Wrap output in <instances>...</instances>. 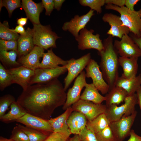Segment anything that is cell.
Returning <instances> with one entry per match:
<instances>
[{
	"instance_id": "obj_1",
	"label": "cell",
	"mask_w": 141,
	"mask_h": 141,
	"mask_svg": "<svg viewBox=\"0 0 141 141\" xmlns=\"http://www.w3.org/2000/svg\"><path fill=\"white\" fill-rule=\"evenodd\" d=\"M57 79L29 86L16 101L27 113L46 120L55 110L64 104L67 93Z\"/></svg>"
},
{
	"instance_id": "obj_2",
	"label": "cell",
	"mask_w": 141,
	"mask_h": 141,
	"mask_svg": "<svg viewBox=\"0 0 141 141\" xmlns=\"http://www.w3.org/2000/svg\"><path fill=\"white\" fill-rule=\"evenodd\" d=\"M103 48L98 54L101 57L99 65L110 90L116 86L119 78L118 54L114 45L113 37L109 35L103 42ZM109 90V91H110Z\"/></svg>"
},
{
	"instance_id": "obj_3",
	"label": "cell",
	"mask_w": 141,
	"mask_h": 141,
	"mask_svg": "<svg viewBox=\"0 0 141 141\" xmlns=\"http://www.w3.org/2000/svg\"><path fill=\"white\" fill-rule=\"evenodd\" d=\"M105 8L119 13L123 25L128 28L131 34L138 36L141 35V8L132 11L125 6L120 7L112 4H106Z\"/></svg>"
},
{
	"instance_id": "obj_4",
	"label": "cell",
	"mask_w": 141,
	"mask_h": 141,
	"mask_svg": "<svg viewBox=\"0 0 141 141\" xmlns=\"http://www.w3.org/2000/svg\"><path fill=\"white\" fill-rule=\"evenodd\" d=\"M33 25L32 30L35 45L47 50L50 48H56V41L60 37L52 31L49 25L44 26L40 24Z\"/></svg>"
},
{
	"instance_id": "obj_5",
	"label": "cell",
	"mask_w": 141,
	"mask_h": 141,
	"mask_svg": "<svg viewBox=\"0 0 141 141\" xmlns=\"http://www.w3.org/2000/svg\"><path fill=\"white\" fill-rule=\"evenodd\" d=\"M124 102L120 106L112 104L107 106L105 114L110 122L118 120L123 116H128L136 110L135 107L138 104L136 93L128 95Z\"/></svg>"
},
{
	"instance_id": "obj_6",
	"label": "cell",
	"mask_w": 141,
	"mask_h": 141,
	"mask_svg": "<svg viewBox=\"0 0 141 141\" xmlns=\"http://www.w3.org/2000/svg\"><path fill=\"white\" fill-rule=\"evenodd\" d=\"M91 59V54L89 53L78 59L72 58L68 60L66 66L68 73L64 80V88L65 91L85 68Z\"/></svg>"
},
{
	"instance_id": "obj_7",
	"label": "cell",
	"mask_w": 141,
	"mask_h": 141,
	"mask_svg": "<svg viewBox=\"0 0 141 141\" xmlns=\"http://www.w3.org/2000/svg\"><path fill=\"white\" fill-rule=\"evenodd\" d=\"M137 113L135 110L128 116H123L118 120L110 122L109 126L114 134L115 141H123L130 136Z\"/></svg>"
},
{
	"instance_id": "obj_8",
	"label": "cell",
	"mask_w": 141,
	"mask_h": 141,
	"mask_svg": "<svg viewBox=\"0 0 141 141\" xmlns=\"http://www.w3.org/2000/svg\"><path fill=\"white\" fill-rule=\"evenodd\" d=\"M73 111L79 112L83 114L89 121H91L99 115L105 113L107 106L105 104H97L90 101L80 99L73 104Z\"/></svg>"
},
{
	"instance_id": "obj_9",
	"label": "cell",
	"mask_w": 141,
	"mask_h": 141,
	"mask_svg": "<svg viewBox=\"0 0 141 141\" xmlns=\"http://www.w3.org/2000/svg\"><path fill=\"white\" fill-rule=\"evenodd\" d=\"M114 45L120 57L138 58L141 57V50L128 34L124 35L120 40H115Z\"/></svg>"
},
{
	"instance_id": "obj_10",
	"label": "cell",
	"mask_w": 141,
	"mask_h": 141,
	"mask_svg": "<svg viewBox=\"0 0 141 141\" xmlns=\"http://www.w3.org/2000/svg\"><path fill=\"white\" fill-rule=\"evenodd\" d=\"M93 30H88L85 28L81 30L78 37L76 40L78 43L79 49L84 50L86 49H94L100 52L103 49V46L102 40L100 38V35L93 33Z\"/></svg>"
},
{
	"instance_id": "obj_11",
	"label": "cell",
	"mask_w": 141,
	"mask_h": 141,
	"mask_svg": "<svg viewBox=\"0 0 141 141\" xmlns=\"http://www.w3.org/2000/svg\"><path fill=\"white\" fill-rule=\"evenodd\" d=\"M85 69L86 77L92 79L93 84L102 94H107L110 90L109 87L104 80L97 62L91 59Z\"/></svg>"
},
{
	"instance_id": "obj_12",
	"label": "cell",
	"mask_w": 141,
	"mask_h": 141,
	"mask_svg": "<svg viewBox=\"0 0 141 141\" xmlns=\"http://www.w3.org/2000/svg\"><path fill=\"white\" fill-rule=\"evenodd\" d=\"M67 71L66 66H59L54 69L39 68L34 70V74L30 81V85L45 83L57 79Z\"/></svg>"
},
{
	"instance_id": "obj_13",
	"label": "cell",
	"mask_w": 141,
	"mask_h": 141,
	"mask_svg": "<svg viewBox=\"0 0 141 141\" xmlns=\"http://www.w3.org/2000/svg\"><path fill=\"white\" fill-rule=\"evenodd\" d=\"M94 10L91 9L86 14L75 15L69 21L64 22L62 27L63 30L69 32L75 38H78L80 31L85 28L86 25L94 15Z\"/></svg>"
},
{
	"instance_id": "obj_14",
	"label": "cell",
	"mask_w": 141,
	"mask_h": 141,
	"mask_svg": "<svg viewBox=\"0 0 141 141\" xmlns=\"http://www.w3.org/2000/svg\"><path fill=\"white\" fill-rule=\"evenodd\" d=\"M16 121L25 126L42 132L48 135L53 132L48 120L27 113Z\"/></svg>"
},
{
	"instance_id": "obj_15",
	"label": "cell",
	"mask_w": 141,
	"mask_h": 141,
	"mask_svg": "<svg viewBox=\"0 0 141 141\" xmlns=\"http://www.w3.org/2000/svg\"><path fill=\"white\" fill-rule=\"evenodd\" d=\"M86 73L83 71L77 77L72 87L70 88L67 93L66 101L62 109L66 110L80 99L81 91L87 83L86 81Z\"/></svg>"
},
{
	"instance_id": "obj_16",
	"label": "cell",
	"mask_w": 141,
	"mask_h": 141,
	"mask_svg": "<svg viewBox=\"0 0 141 141\" xmlns=\"http://www.w3.org/2000/svg\"><path fill=\"white\" fill-rule=\"evenodd\" d=\"M102 19L104 22L108 23L110 26L107 33L109 35L121 39L124 35L130 33L128 28L123 25L120 16L111 13H106Z\"/></svg>"
},
{
	"instance_id": "obj_17",
	"label": "cell",
	"mask_w": 141,
	"mask_h": 141,
	"mask_svg": "<svg viewBox=\"0 0 141 141\" xmlns=\"http://www.w3.org/2000/svg\"><path fill=\"white\" fill-rule=\"evenodd\" d=\"M7 70L11 75L13 84H18L23 90L30 86L31 79L34 74V71L22 66Z\"/></svg>"
},
{
	"instance_id": "obj_18",
	"label": "cell",
	"mask_w": 141,
	"mask_h": 141,
	"mask_svg": "<svg viewBox=\"0 0 141 141\" xmlns=\"http://www.w3.org/2000/svg\"><path fill=\"white\" fill-rule=\"evenodd\" d=\"M45 49L35 45L33 49L26 56L19 58L17 61L22 66L34 71L39 68L40 60L42 57Z\"/></svg>"
},
{
	"instance_id": "obj_19",
	"label": "cell",
	"mask_w": 141,
	"mask_h": 141,
	"mask_svg": "<svg viewBox=\"0 0 141 141\" xmlns=\"http://www.w3.org/2000/svg\"><path fill=\"white\" fill-rule=\"evenodd\" d=\"M17 52L19 58L25 56L34 48L32 29L28 27L25 33L20 35L17 40Z\"/></svg>"
},
{
	"instance_id": "obj_20",
	"label": "cell",
	"mask_w": 141,
	"mask_h": 141,
	"mask_svg": "<svg viewBox=\"0 0 141 141\" xmlns=\"http://www.w3.org/2000/svg\"><path fill=\"white\" fill-rule=\"evenodd\" d=\"M21 4L27 17L33 24H40V15L44 8L42 3H36L32 0H22Z\"/></svg>"
},
{
	"instance_id": "obj_21",
	"label": "cell",
	"mask_w": 141,
	"mask_h": 141,
	"mask_svg": "<svg viewBox=\"0 0 141 141\" xmlns=\"http://www.w3.org/2000/svg\"><path fill=\"white\" fill-rule=\"evenodd\" d=\"M73 111L70 107L59 116L54 118H50L48 120L54 132L62 133H70L67 125V121Z\"/></svg>"
},
{
	"instance_id": "obj_22",
	"label": "cell",
	"mask_w": 141,
	"mask_h": 141,
	"mask_svg": "<svg viewBox=\"0 0 141 141\" xmlns=\"http://www.w3.org/2000/svg\"><path fill=\"white\" fill-rule=\"evenodd\" d=\"M87 120L81 113L73 111L69 116L67 124L71 134L78 135L86 127Z\"/></svg>"
},
{
	"instance_id": "obj_23",
	"label": "cell",
	"mask_w": 141,
	"mask_h": 141,
	"mask_svg": "<svg viewBox=\"0 0 141 141\" xmlns=\"http://www.w3.org/2000/svg\"><path fill=\"white\" fill-rule=\"evenodd\" d=\"M138 58H127L119 57V65L123 70L121 76L126 79H129L136 76L138 69Z\"/></svg>"
},
{
	"instance_id": "obj_24",
	"label": "cell",
	"mask_w": 141,
	"mask_h": 141,
	"mask_svg": "<svg viewBox=\"0 0 141 141\" xmlns=\"http://www.w3.org/2000/svg\"><path fill=\"white\" fill-rule=\"evenodd\" d=\"M47 50V52L43 54L39 68L54 69L60 65H66L68 60H64L56 55L53 51L52 48Z\"/></svg>"
},
{
	"instance_id": "obj_25",
	"label": "cell",
	"mask_w": 141,
	"mask_h": 141,
	"mask_svg": "<svg viewBox=\"0 0 141 141\" xmlns=\"http://www.w3.org/2000/svg\"><path fill=\"white\" fill-rule=\"evenodd\" d=\"M141 86L140 74L129 79H125L121 76L119 77L116 85V86L120 87L125 90L128 95L136 93L137 89Z\"/></svg>"
},
{
	"instance_id": "obj_26",
	"label": "cell",
	"mask_w": 141,
	"mask_h": 141,
	"mask_svg": "<svg viewBox=\"0 0 141 141\" xmlns=\"http://www.w3.org/2000/svg\"><path fill=\"white\" fill-rule=\"evenodd\" d=\"M85 88L80 96V99L91 102L97 104H101L105 101V96L101 95L93 84L87 83Z\"/></svg>"
},
{
	"instance_id": "obj_27",
	"label": "cell",
	"mask_w": 141,
	"mask_h": 141,
	"mask_svg": "<svg viewBox=\"0 0 141 141\" xmlns=\"http://www.w3.org/2000/svg\"><path fill=\"white\" fill-rule=\"evenodd\" d=\"M128 96L127 92L125 90L115 86L106 94L105 105L107 106L112 104L118 105L124 101Z\"/></svg>"
},
{
	"instance_id": "obj_28",
	"label": "cell",
	"mask_w": 141,
	"mask_h": 141,
	"mask_svg": "<svg viewBox=\"0 0 141 141\" xmlns=\"http://www.w3.org/2000/svg\"><path fill=\"white\" fill-rule=\"evenodd\" d=\"M10 108V110L7 113L0 117L1 121L5 123L16 121L27 113L17 101L11 104Z\"/></svg>"
},
{
	"instance_id": "obj_29",
	"label": "cell",
	"mask_w": 141,
	"mask_h": 141,
	"mask_svg": "<svg viewBox=\"0 0 141 141\" xmlns=\"http://www.w3.org/2000/svg\"><path fill=\"white\" fill-rule=\"evenodd\" d=\"M17 56V51L0 50V60L1 63L7 69L16 68L22 66L16 61Z\"/></svg>"
},
{
	"instance_id": "obj_30",
	"label": "cell",
	"mask_w": 141,
	"mask_h": 141,
	"mask_svg": "<svg viewBox=\"0 0 141 141\" xmlns=\"http://www.w3.org/2000/svg\"><path fill=\"white\" fill-rule=\"evenodd\" d=\"M110 123L105 113H103L92 121L87 120L86 127L96 134L109 126Z\"/></svg>"
},
{
	"instance_id": "obj_31",
	"label": "cell",
	"mask_w": 141,
	"mask_h": 141,
	"mask_svg": "<svg viewBox=\"0 0 141 141\" xmlns=\"http://www.w3.org/2000/svg\"><path fill=\"white\" fill-rule=\"evenodd\" d=\"M20 35L9 28L7 21L0 22V38L5 40H17Z\"/></svg>"
},
{
	"instance_id": "obj_32",
	"label": "cell",
	"mask_w": 141,
	"mask_h": 141,
	"mask_svg": "<svg viewBox=\"0 0 141 141\" xmlns=\"http://www.w3.org/2000/svg\"><path fill=\"white\" fill-rule=\"evenodd\" d=\"M17 125L26 134L30 141H44L49 135L20 124H17Z\"/></svg>"
},
{
	"instance_id": "obj_33",
	"label": "cell",
	"mask_w": 141,
	"mask_h": 141,
	"mask_svg": "<svg viewBox=\"0 0 141 141\" xmlns=\"http://www.w3.org/2000/svg\"><path fill=\"white\" fill-rule=\"evenodd\" d=\"M13 84L11 74L7 69L0 63V90L2 91L7 87Z\"/></svg>"
},
{
	"instance_id": "obj_34",
	"label": "cell",
	"mask_w": 141,
	"mask_h": 141,
	"mask_svg": "<svg viewBox=\"0 0 141 141\" xmlns=\"http://www.w3.org/2000/svg\"><path fill=\"white\" fill-rule=\"evenodd\" d=\"M79 2L81 5L89 7L98 14L102 12L101 7L105 4V0H79Z\"/></svg>"
},
{
	"instance_id": "obj_35",
	"label": "cell",
	"mask_w": 141,
	"mask_h": 141,
	"mask_svg": "<svg viewBox=\"0 0 141 141\" xmlns=\"http://www.w3.org/2000/svg\"><path fill=\"white\" fill-rule=\"evenodd\" d=\"M5 7L8 11L9 17H10L13 11L16 9L22 7L20 0H1L0 11L2 8Z\"/></svg>"
},
{
	"instance_id": "obj_36",
	"label": "cell",
	"mask_w": 141,
	"mask_h": 141,
	"mask_svg": "<svg viewBox=\"0 0 141 141\" xmlns=\"http://www.w3.org/2000/svg\"><path fill=\"white\" fill-rule=\"evenodd\" d=\"M15 101L14 97L9 94H6L0 97V117L5 114L8 107Z\"/></svg>"
},
{
	"instance_id": "obj_37",
	"label": "cell",
	"mask_w": 141,
	"mask_h": 141,
	"mask_svg": "<svg viewBox=\"0 0 141 141\" xmlns=\"http://www.w3.org/2000/svg\"><path fill=\"white\" fill-rule=\"evenodd\" d=\"M95 134L98 141H115L109 126Z\"/></svg>"
},
{
	"instance_id": "obj_38",
	"label": "cell",
	"mask_w": 141,
	"mask_h": 141,
	"mask_svg": "<svg viewBox=\"0 0 141 141\" xmlns=\"http://www.w3.org/2000/svg\"><path fill=\"white\" fill-rule=\"evenodd\" d=\"M10 138L15 141H30L26 134L17 125L13 128Z\"/></svg>"
},
{
	"instance_id": "obj_39",
	"label": "cell",
	"mask_w": 141,
	"mask_h": 141,
	"mask_svg": "<svg viewBox=\"0 0 141 141\" xmlns=\"http://www.w3.org/2000/svg\"><path fill=\"white\" fill-rule=\"evenodd\" d=\"M70 133H62L53 132L44 141H69Z\"/></svg>"
},
{
	"instance_id": "obj_40",
	"label": "cell",
	"mask_w": 141,
	"mask_h": 141,
	"mask_svg": "<svg viewBox=\"0 0 141 141\" xmlns=\"http://www.w3.org/2000/svg\"><path fill=\"white\" fill-rule=\"evenodd\" d=\"M17 40H5L0 39V50H15L17 51Z\"/></svg>"
},
{
	"instance_id": "obj_41",
	"label": "cell",
	"mask_w": 141,
	"mask_h": 141,
	"mask_svg": "<svg viewBox=\"0 0 141 141\" xmlns=\"http://www.w3.org/2000/svg\"><path fill=\"white\" fill-rule=\"evenodd\" d=\"M78 135L81 141H98L95 134L86 127Z\"/></svg>"
},
{
	"instance_id": "obj_42",
	"label": "cell",
	"mask_w": 141,
	"mask_h": 141,
	"mask_svg": "<svg viewBox=\"0 0 141 141\" xmlns=\"http://www.w3.org/2000/svg\"><path fill=\"white\" fill-rule=\"evenodd\" d=\"M42 3L45 9V15L50 16L54 8V0H42Z\"/></svg>"
},
{
	"instance_id": "obj_43",
	"label": "cell",
	"mask_w": 141,
	"mask_h": 141,
	"mask_svg": "<svg viewBox=\"0 0 141 141\" xmlns=\"http://www.w3.org/2000/svg\"><path fill=\"white\" fill-rule=\"evenodd\" d=\"M125 0H105V4H112L120 7L124 6Z\"/></svg>"
},
{
	"instance_id": "obj_44",
	"label": "cell",
	"mask_w": 141,
	"mask_h": 141,
	"mask_svg": "<svg viewBox=\"0 0 141 141\" xmlns=\"http://www.w3.org/2000/svg\"><path fill=\"white\" fill-rule=\"evenodd\" d=\"M139 0H125V5L126 7L131 11H134V7Z\"/></svg>"
},
{
	"instance_id": "obj_45",
	"label": "cell",
	"mask_w": 141,
	"mask_h": 141,
	"mask_svg": "<svg viewBox=\"0 0 141 141\" xmlns=\"http://www.w3.org/2000/svg\"><path fill=\"white\" fill-rule=\"evenodd\" d=\"M129 139L127 141H141V137L137 134L133 130H131Z\"/></svg>"
},
{
	"instance_id": "obj_46",
	"label": "cell",
	"mask_w": 141,
	"mask_h": 141,
	"mask_svg": "<svg viewBox=\"0 0 141 141\" xmlns=\"http://www.w3.org/2000/svg\"><path fill=\"white\" fill-rule=\"evenodd\" d=\"M130 36L135 43L141 50V35L138 36L131 34Z\"/></svg>"
},
{
	"instance_id": "obj_47",
	"label": "cell",
	"mask_w": 141,
	"mask_h": 141,
	"mask_svg": "<svg viewBox=\"0 0 141 141\" xmlns=\"http://www.w3.org/2000/svg\"><path fill=\"white\" fill-rule=\"evenodd\" d=\"M12 29L14 32L20 34V35L24 34L26 32L25 28L23 26L20 25L17 26L14 29Z\"/></svg>"
},
{
	"instance_id": "obj_48",
	"label": "cell",
	"mask_w": 141,
	"mask_h": 141,
	"mask_svg": "<svg viewBox=\"0 0 141 141\" xmlns=\"http://www.w3.org/2000/svg\"><path fill=\"white\" fill-rule=\"evenodd\" d=\"M64 0H54V8L58 11L60 10Z\"/></svg>"
},
{
	"instance_id": "obj_49",
	"label": "cell",
	"mask_w": 141,
	"mask_h": 141,
	"mask_svg": "<svg viewBox=\"0 0 141 141\" xmlns=\"http://www.w3.org/2000/svg\"><path fill=\"white\" fill-rule=\"evenodd\" d=\"M136 93L137 97L138 104L141 110V86L137 89Z\"/></svg>"
},
{
	"instance_id": "obj_50",
	"label": "cell",
	"mask_w": 141,
	"mask_h": 141,
	"mask_svg": "<svg viewBox=\"0 0 141 141\" xmlns=\"http://www.w3.org/2000/svg\"><path fill=\"white\" fill-rule=\"evenodd\" d=\"M28 18L27 17H21L17 19V24L18 25L24 26L27 23Z\"/></svg>"
},
{
	"instance_id": "obj_51",
	"label": "cell",
	"mask_w": 141,
	"mask_h": 141,
	"mask_svg": "<svg viewBox=\"0 0 141 141\" xmlns=\"http://www.w3.org/2000/svg\"><path fill=\"white\" fill-rule=\"evenodd\" d=\"M69 141H81L78 135L74 134L72 137L70 138Z\"/></svg>"
},
{
	"instance_id": "obj_52",
	"label": "cell",
	"mask_w": 141,
	"mask_h": 141,
	"mask_svg": "<svg viewBox=\"0 0 141 141\" xmlns=\"http://www.w3.org/2000/svg\"><path fill=\"white\" fill-rule=\"evenodd\" d=\"M0 141H15L10 139H8L2 136L0 137Z\"/></svg>"
}]
</instances>
